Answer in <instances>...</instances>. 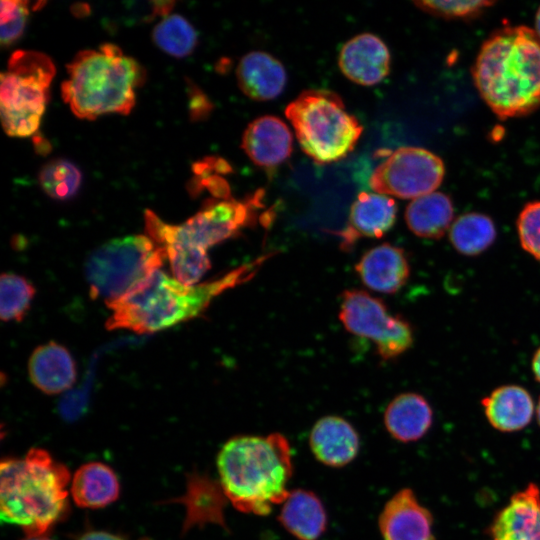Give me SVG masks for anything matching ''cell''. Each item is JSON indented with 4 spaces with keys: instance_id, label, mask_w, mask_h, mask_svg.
<instances>
[{
    "instance_id": "484cf974",
    "label": "cell",
    "mask_w": 540,
    "mask_h": 540,
    "mask_svg": "<svg viewBox=\"0 0 540 540\" xmlns=\"http://www.w3.org/2000/svg\"><path fill=\"white\" fill-rule=\"evenodd\" d=\"M497 231L493 220L478 212H469L457 217L450 229L449 240L461 255L475 257L492 246Z\"/></svg>"
},
{
    "instance_id": "4fadbf2b",
    "label": "cell",
    "mask_w": 540,
    "mask_h": 540,
    "mask_svg": "<svg viewBox=\"0 0 540 540\" xmlns=\"http://www.w3.org/2000/svg\"><path fill=\"white\" fill-rule=\"evenodd\" d=\"M397 205L393 198L361 192L352 203L346 227L339 232L340 247L348 251L362 237L381 238L394 225Z\"/></svg>"
},
{
    "instance_id": "277c9868",
    "label": "cell",
    "mask_w": 540,
    "mask_h": 540,
    "mask_svg": "<svg viewBox=\"0 0 540 540\" xmlns=\"http://www.w3.org/2000/svg\"><path fill=\"white\" fill-rule=\"evenodd\" d=\"M68 469L44 449L0 464L2 521L22 528L26 536H44L67 511Z\"/></svg>"
},
{
    "instance_id": "ffe728a7",
    "label": "cell",
    "mask_w": 540,
    "mask_h": 540,
    "mask_svg": "<svg viewBox=\"0 0 540 540\" xmlns=\"http://www.w3.org/2000/svg\"><path fill=\"white\" fill-rule=\"evenodd\" d=\"M28 372L32 384L50 395L69 389L77 377L70 352L56 342L41 345L33 351Z\"/></svg>"
},
{
    "instance_id": "74e56055",
    "label": "cell",
    "mask_w": 540,
    "mask_h": 540,
    "mask_svg": "<svg viewBox=\"0 0 540 540\" xmlns=\"http://www.w3.org/2000/svg\"><path fill=\"white\" fill-rule=\"evenodd\" d=\"M535 32L540 37V7L538 8L535 17Z\"/></svg>"
},
{
    "instance_id": "83f0119b",
    "label": "cell",
    "mask_w": 540,
    "mask_h": 540,
    "mask_svg": "<svg viewBox=\"0 0 540 540\" xmlns=\"http://www.w3.org/2000/svg\"><path fill=\"white\" fill-rule=\"evenodd\" d=\"M154 43L165 53L182 58L190 55L197 44V33L181 15L164 17L153 29Z\"/></svg>"
},
{
    "instance_id": "9a60e30c",
    "label": "cell",
    "mask_w": 540,
    "mask_h": 540,
    "mask_svg": "<svg viewBox=\"0 0 540 540\" xmlns=\"http://www.w3.org/2000/svg\"><path fill=\"white\" fill-rule=\"evenodd\" d=\"M491 540H540V489L530 483L513 494L493 519Z\"/></svg>"
},
{
    "instance_id": "5b68a950",
    "label": "cell",
    "mask_w": 540,
    "mask_h": 540,
    "mask_svg": "<svg viewBox=\"0 0 540 540\" xmlns=\"http://www.w3.org/2000/svg\"><path fill=\"white\" fill-rule=\"evenodd\" d=\"M61 95L73 114L93 120L105 114L128 115L144 71L135 59L110 43L78 52L67 65Z\"/></svg>"
},
{
    "instance_id": "f1b7e54d",
    "label": "cell",
    "mask_w": 540,
    "mask_h": 540,
    "mask_svg": "<svg viewBox=\"0 0 540 540\" xmlns=\"http://www.w3.org/2000/svg\"><path fill=\"white\" fill-rule=\"evenodd\" d=\"M161 248L166 253L174 278L183 284H198L211 266L205 249L179 243H168Z\"/></svg>"
},
{
    "instance_id": "8d00e7d4",
    "label": "cell",
    "mask_w": 540,
    "mask_h": 540,
    "mask_svg": "<svg viewBox=\"0 0 540 540\" xmlns=\"http://www.w3.org/2000/svg\"><path fill=\"white\" fill-rule=\"evenodd\" d=\"M531 368L535 380L540 383V347L533 354Z\"/></svg>"
},
{
    "instance_id": "ab89813d",
    "label": "cell",
    "mask_w": 540,
    "mask_h": 540,
    "mask_svg": "<svg viewBox=\"0 0 540 540\" xmlns=\"http://www.w3.org/2000/svg\"><path fill=\"white\" fill-rule=\"evenodd\" d=\"M536 416H537V421L540 425V397H539L537 408H536Z\"/></svg>"
},
{
    "instance_id": "603a6c76",
    "label": "cell",
    "mask_w": 540,
    "mask_h": 540,
    "mask_svg": "<svg viewBox=\"0 0 540 540\" xmlns=\"http://www.w3.org/2000/svg\"><path fill=\"white\" fill-rule=\"evenodd\" d=\"M278 520L298 540H318L327 528V514L320 498L312 491H290L282 503Z\"/></svg>"
},
{
    "instance_id": "6da1fadb",
    "label": "cell",
    "mask_w": 540,
    "mask_h": 540,
    "mask_svg": "<svg viewBox=\"0 0 540 540\" xmlns=\"http://www.w3.org/2000/svg\"><path fill=\"white\" fill-rule=\"evenodd\" d=\"M267 258L261 256L220 278L195 285L156 270L124 296L106 303L112 311L106 328L153 333L200 316L217 296L251 279Z\"/></svg>"
},
{
    "instance_id": "f546056e",
    "label": "cell",
    "mask_w": 540,
    "mask_h": 540,
    "mask_svg": "<svg viewBox=\"0 0 540 540\" xmlns=\"http://www.w3.org/2000/svg\"><path fill=\"white\" fill-rule=\"evenodd\" d=\"M35 287L23 276L3 273L0 279V316L3 321H22L27 314Z\"/></svg>"
},
{
    "instance_id": "30bf717a",
    "label": "cell",
    "mask_w": 540,
    "mask_h": 540,
    "mask_svg": "<svg viewBox=\"0 0 540 540\" xmlns=\"http://www.w3.org/2000/svg\"><path fill=\"white\" fill-rule=\"evenodd\" d=\"M339 319L351 334L370 339L383 360L399 357L414 342L413 327L401 315L389 313L385 303L363 290L341 296Z\"/></svg>"
},
{
    "instance_id": "e575fe53",
    "label": "cell",
    "mask_w": 540,
    "mask_h": 540,
    "mask_svg": "<svg viewBox=\"0 0 540 540\" xmlns=\"http://www.w3.org/2000/svg\"><path fill=\"white\" fill-rule=\"evenodd\" d=\"M191 90L190 113L192 118L195 119L207 114L210 104L207 97L201 91L198 89Z\"/></svg>"
},
{
    "instance_id": "ac0fdd59",
    "label": "cell",
    "mask_w": 540,
    "mask_h": 540,
    "mask_svg": "<svg viewBox=\"0 0 540 540\" xmlns=\"http://www.w3.org/2000/svg\"><path fill=\"white\" fill-rule=\"evenodd\" d=\"M309 446L320 463L340 468L356 458L360 439L355 428L347 420L339 416H325L312 427Z\"/></svg>"
},
{
    "instance_id": "8992f818",
    "label": "cell",
    "mask_w": 540,
    "mask_h": 540,
    "mask_svg": "<svg viewBox=\"0 0 540 540\" xmlns=\"http://www.w3.org/2000/svg\"><path fill=\"white\" fill-rule=\"evenodd\" d=\"M285 115L301 149L324 164L346 157L357 144L363 127L347 112L341 98L329 90H305L290 102Z\"/></svg>"
},
{
    "instance_id": "cb8c5ba5",
    "label": "cell",
    "mask_w": 540,
    "mask_h": 540,
    "mask_svg": "<svg viewBox=\"0 0 540 540\" xmlns=\"http://www.w3.org/2000/svg\"><path fill=\"white\" fill-rule=\"evenodd\" d=\"M75 504L82 508H102L119 497L120 485L114 470L101 462L80 466L70 487Z\"/></svg>"
},
{
    "instance_id": "52a82bcc",
    "label": "cell",
    "mask_w": 540,
    "mask_h": 540,
    "mask_svg": "<svg viewBox=\"0 0 540 540\" xmlns=\"http://www.w3.org/2000/svg\"><path fill=\"white\" fill-rule=\"evenodd\" d=\"M264 191L243 199H209L202 209L180 225L164 222L151 210L144 214L146 235L158 246L179 243L207 250L256 224L264 207Z\"/></svg>"
},
{
    "instance_id": "d4e9b609",
    "label": "cell",
    "mask_w": 540,
    "mask_h": 540,
    "mask_svg": "<svg viewBox=\"0 0 540 540\" xmlns=\"http://www.w3.org/2000/svg\"><path fill=\"white\" fill-rule=\"evenodd\" d=\"M453 216L451 198L437 191L413 199L404 214L409 230L426 239L443 237L453 223Z\"/></svg>"
},
{
    "instance_id": "5bb4252c",
    "label": "cell",
    "mask_w": 540,
    "mask_h": 540,
    "mask_svg": "<svg viewBox=\"0 0 540 540\" xmlns=\"http://www.w3.org/2000/svg\"><path fill=\"white\" fill-rule=\"evenodd\" d=\"M338 63L349 80L363 86H372L388 75L390 53L379 37L362 33L344 44Z\"/></svg>"
},
{
    "instance_id": "1f68e13d",
    "label": "cell",
    "mask_w": 540,
    "mask_h": 540,
    "mask_svg": "<svg viewBox=\"0 0 540 540\" xmlns=\"http://www.w3.org/2000/svg\"><path fill=\"white\" fill-rule=\"evenodd\" d=\"M516 229L522 249L540 261V201L529 202L522 208Z\"/></svg>"
},
{
    "instance_id": "d590c367",
    "label": "cell",
    "mask_w": 540,
    "mask_h": 540,
    "mask_svg": "<svg viewBox=\"0 0 540 540\" xmlns=\"http://www.w3.org/2000/svg\"><path fill=\"white\" fill-rule=\"evenodd\" d=\"M78 540H124L122 537L106 531H87Z\"/></svg>"
},
{
    "instance_id": "ba28073f",
    "label": "cell",
    "mask_w": 540,
    "mask_h": 540,
    "mask_svg": "<svg viewBox=\"0 0 540 540\" xmlns=\"http://www.w3.org/2000/svg\"><path fill=\"white\" fill-rule=\"evenodd\" d=\"M56 73L53 61L42 52L17 50L1 73L0 110L5 133L32 136L38 130Z\"/></svg>"
},
{
    "instance_id": "4dcf8cb0",
    "label": "cell",
    "mask_w": 540,
    "mask_h": 540,
    "mask_svg": "<svg viewBox=\"0 0 540 540\" xmlns=\"http://www.w3.org/2000/svg\"><path fill=\"white\" fill-rule=\"evenodd\" d=\"M81 181L79 168L65 159H54L46 163L39 173L42 190L56 200L72 198L80 188Z\"/></svg>"
},
{
    "instance_id": "44dd1931",
    "label": "cell",
    "mask_w": 540,
    "mask_h": 540,
    "mask_svg": "<svg viewBox=\"0 0 540 540\" xmlns=\"http://www.w3.org/2000/svg\"><path fill=\"white\" fill-rule=\"evenodd\" d=\"M484 414L490 425L501 432H516L532 420L534 402L522 386L509 384L495 388L481 400Z\"/></svg>"
},
{
    "instance_id": "7a4b0ae2",
    "label": "cell",
    "mask_w": 540,
    "mask_h": 540,
    "mask_svg": "<svg viewBox=\"0 0 540 540\" xmlns=\"http://www.w3.org/2000/svg\"><path fill=\"white\" fill-rule=\"evenodd\" d=\"M472 76L498 117L530 114L540 106V37L524 25L496 30L482 44Z\"/></svg>"
},
{
    "instance_id": "d6a6232c",
    "label": "cell",
    "mask_w": 540,
    "mask_h": 540,
    "mask_svg": "<svg viewBox=\"0 0 540 540\" xmlns=\"http://www.w3.org/2000/svg\"><path fill=\"white\" fill-rule=\"evenodd\" d=\"M29 2L23 0H3L1 2V36L2 47L16 42L23 34L28 16Z\"/></svg>"
},
{
    "instance_id": "4316f807",
    "label": "cell",
    "mask_w": 540,
    "mask_h": 540,
    "mask_svg": "<svg viewBox=\"0 0 540 540\" xmlns=\"http://www.w3.org/2000/svg\"><path fill=\"white\" fill-rule=\"evenodd\" d=\"M210 479L201 476H192L188 482V493L183 502L188 506V517L185 530L189 525L200 522H214L223 525L222 504L220 498L222 490Z\"/></svg>"
},
{
    "instance_id": "7402d4cb",
    "label": "cell",
    "mask_w": 540,
    "mask_h": 540,
    "mask_svg": "<svg viewBox=\"0 0 540 540\" xmlns=\"http://www.w3.org/2000/svg\"><path fill=\"white\" fill-rule=\"evenodd\" d=\"M433 410L420 394L405 392L390 401L384 412V425L391 437L409 443L421 439L431 428Z\"/></svg>"
},
{
    "instance_id": "f35d334b",
    "label": "cell",
    "mask_w": 540,
    "mask_h": 540,
    "mask_svg": "<svg viewBox=\"0 0 540 540\" xmlns=\"http://www.w3.org/2000/svg\"><path fill=\"white\" fill-rule=\"evenodd\" d=\"M23 540H52V539L44 535V536H26Z\"/></svg>"
},
{
    "instance_id": "e0dca14e",
    "label": "cell",
    "mask_w": 540,
    "mask_h": 540,
    "mask_svg": "<svg viewBox=\"0 0 540 540\" xmlns=\"http://www.w3.org/2000/svg\"><path fill=\"white\" fill-rule=\"evenodd\" d=\"M363 284L386 294L399 291L408 281L410 265L405 251L383 243L366 251L355 266Z\"/></svg>"
},
{
    "instance_id": "2e32d148",
    "label": "cell",
    "mask_w": 540,
    "mask_h": 540,
    "mask_svg": "<svg viewBox=\"0 0 540 540\" xmlns=\"http://www.w3.org/2000/svg\"><path fill=\"white\" fill-rule=\"evenodd\" d=\"M292 142L286 123L276 116L265 115L248 124L241 147L254 164L272 169L289 158Z\"/></svg>"
},
{
    "instance_id": "7c38bea8",
    "label": "cell",
    "mask_w": 540,
    "mask_h": 540,
    "mask_svg": "<svg viewBox=\"0 0 540 540\" xmlns=\"http://www.w3.org/2000/svg\"><path fill=\"white\" fill-rule=\"evenodd\" d=\"M378 527L383 540H436L433 516L409 488L399 490L385 503Z\"/></svg>"
},
{
    "instance_id": "9c48e42d",
    "label": "cell",
    "mask_w": 540,
    "mask_h": 540,
    "mask_svg": "<svg viewBox=\"0 0 540 540\" xmlns=\"http://www.w3.org/2000/svg\"><path fill=\"white\" fill-rule=\"evenodd\" d=\"M165 251L147 235L110 240L94 250L85 263L93 298L114 301L142 283L164 264Z\"/></svg>"
},
{
    "instance_id": "d6986e66",
    "label": "cell",
    "mask_w": 540,
    "mask_h": 540,
    "mask_svg": "<svg viewBox=\"0 0 540 540\" xmlns=\"http://www.w3.org/2000/svg\"><path fill=\"white\" fill-rule=\"evenodd\" d=\"M240 90L257 101L271 100L285 88L287 76L284 66L275 57L263 51L244 55L236 68Z\"/></svg>"
},
{
    "instance_id": "3957f363",
    "label": "cell",
    "mask_w": 540,
    "mask_h": 540,
    "mask_svg": "<svg viewBox=\"0 0 540 540\" xmlns=\"http://www.w3.org/2000/svg\"><path fill=\"white\" fill-rule=\"evenodd\" d=\"M217 469L222 493L238 511L265 516L290 492L289 441L280 433L235 436L219 451Z\"/></svg>"
},
{
    "instance_id": "836d02e7",
    "label": "cell",
    "mask_w": 540,
    "mask_h": 540,
    "mask_svg": "<svg viewBox=\"0 0 540 540\" xmlns=\"http://www.w3.org/2000/svg\"><path fill=\"white\" fill-rule=\"evenodd\" d=\"M421 10L445 19H472L493 5L492 1H417Z\"/></svg>"
},
{
    "instance_id": "8fae6325",
    "label": "cell",
    "mask_w": 540,
    "mask_h": 540,
    "mask_svg": "<svg viewBox=\"0 0 540 540\" xmlns=\"http://www.w3.org/2000/svg\"><path fill=\"white\" fill-rule=\"evenodd\" d=\"M445 174L442 159L414 146L391 151L373 170L369 186L376 193L401 199H416L435 192Z\"/></svg>"
}]
</instances>
